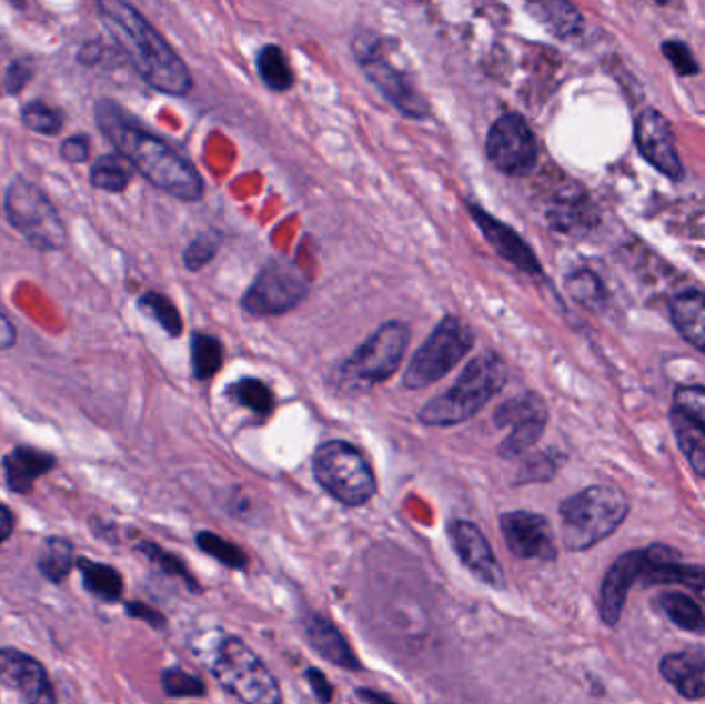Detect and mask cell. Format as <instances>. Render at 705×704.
Returning <instances> with one entry per match:
<instances>
[{
  "label": "cell",
  "instance_id": "obj_1",
  "mask_svg": "<svg viewBox=\"0 0 705 704\" xmlns=\"http://www.w3.org/2000/svg\"><path fill=\"white\" fill-rule=\"evenodd\" d=\"M95 124L141 177L159 191L180 201H199L204 192L199 170L178 149L172 148L122 105L103 98L95 103Z\"/></svg>",
  "mask_w": 705,
  "mask_h": 704
},
{
  "label": "cell",
  "instance_id": "obj_2",
  "mask_svg": "<svg viewBox=\"0 0 705 704\" xmlns=\"http://www.w3.org/2000/svg\"><path fill=\"white\" fill-rule=\"evenodd\" d=\"M98 16L149 88L175 98L187 95L192 89L187 62L175 54L172 46L137 7L124 0H100Z\"/></svg>",
  "mask_w": 705,
  "mask_h": 704
},
{
  "label": "cell",
  "instance_id": "obj_3",
  "mask_svg": "<svg viewBox=\"0 0 705 704\" xmlns=\"http://www.w3.org/2000/svg\"><path fill=\"white\" fill-rule=\"evenodd\" d=\"M505 381L507 370L502 358L495 353H481L469 362L452 389L419 411V420L425 426H459L475 418L504 389Z\"/></svg>",
  "mask_w": 705,
  "mask_h": 704
},
{
  "label": "cell",
  "instance_id": "obj_4",
  "mask_svg": "<svg viewBox=\"0 0 705 704\" xmlns=\"http://www.w3.org/2000/svg\"><path fill=\"white\" fill-rule=\"evenodd\" d=\"M630 513L627 496L611 485H591L560 506L563 545L584 552L613 535Z\"/></svg>",
  "mask_w": 705,
  "mask_h": 704
},
{
  "label": "cell",
  "instance_id": "obj_5",
  "mask_svg": "<svg viewBox=\"0 0 705 704\" xmlns=\"http://www.w3.org/2000/svg\"><path fill=\"white\" fill-rule=\"evenodd\" d=\"M4 215L31 249L58 252L69 242L64 221L48 194L28 178L17 177L4 191Z\"/></svg>",
  "mask_w": 705,
  "mask_h": 704
},
{
  "label": "cell",
  "instance_id": "obj_6",
  "mask_svg": "<svg viewBox=\"0 0 705 704\" xmlns=\"http://www.w3.org/2000/svg\"><path fill=\"white\" fill-rule=\"evenodd\" d=\"M318 485L349 509L367 504L375 496V475L357 446L329 441L318 446L312 459Z\"/></svg>",
  "mask_w": 705,
  "mask_h": 704
},
{
  "label": "cell",
  "instance_id": "obj_7",
  "mask_svg": "<svg viewBox=\"0 0 705 704\" xmlns=\"http://www.w3.org/2000/svg\"><path fill=\"white\" fill-rule=\"evenodd\" d=\"M211 672L219 686L242 704L283 703V692L273 672L238 636L221 641Z\"/></svg>",
  "mask_w": 705,
  "mask_h": 704
},
{
  "label": "cell",
  "instance_id": "obj_8",
  "mask_svg": "<svg viewBox=\"0 0 705 704\" xmlns=\"http://www.w3.org/2000/svg\"><path fill=\"white\" fill-rule=\"evenodd\" d=\"M411 331L401 321L382 324L372 338L363 341L357 352L343 362L336 382L346 391H365L377 382L389 381L401 368Z\"/></svg>",
  "mask_w": 705,
  "mask_h": 704
},
{
  "label": "cell",
  "instance_id": "obj_9",
  "mask_svg": "<svg viewBox=\"0 0 705 704\" xmlns=\"http://www.w3.org/2000/svg\"><path fill=\"white\" fill-rule=\"evenodd\" d=\"M475 335L471 326L459 316H446L425 339V343L413 355L404 372V386L411 391L425 389L433 382L442 381L452 368L461 364L466 353L473 350Z\"/></svg>",
  "mask_w": 705,
  "mask_h": 704
},
{
  "label": "cell",
  "instance_id": "obj_10",
  "mask_svg": "<svg viewBox=\"0 0 705 704\" xmlns=\"http://www.w3.org/2000/svg\"><path fill=\"white\" fill-rule=\"evenodd\" d=\"M308 294L302 269L288 259L266 264L245 292L242 306L252 316H279L295 309Z\"/></svg>",
  "mask_w": 705,
  "mask_h": 704
},
{
  "label": "cell",
  "instance_id": "obj_11",
  "mask_svg": "<svg viewBox=\"0 0 705 704\" xmlns=\"http://www.w3.org/2000/svg\"><path fill=\"white\" fill-rule=\"evenodd\" d=\"M678 562V552L668 545H649L646 550H632L621 554L613 566L606 571L601 589V617L606 626L620 624L627 593L637 579H642L649 569Z\"/></svg>",
  "mask_w": 705,
  "mask_h": 704
},
{
  "label": "cell",
  "instance_id": "obj_12",
  "mask_svg": "<svg viewBox=\"0 0 705 704\" xmlns=\"http://www.w3.org/2000/svg\"><path fill=\"white\" fill-rule=\"evenodd\" d=\"M355 54L360 60L363 73L374 83L377 91L389 100L399 112H403L409 118L430 117V103L425 95L419 91L415 81L409 74L396 69L390 62L382 50L377 48L372 36H363L355 42Z\"/></svg>",
  "mask_w": 705,
  "mask_h": 704
},
{
  "label": "cell",
  "instance_id": "obj_13",
  "mask_svg": "<svg viewBox=\"0 0 705 704\" xmlns=\"http://www.w3.org/2000/svg\"><path fill=\"white\" fill-rule=\"evenodd\" d=\"M487 158L507 177H528L538 162V145L528 122L520 114H505L487 134Z\"/></svg>",
  "mask_w": 705,
  "mask_h": 704
},
{
  "label": "cell",
  "instance_id": "obj_14",
  "mask_svg": "<svg viewBox=\"0 0 705 704\" xmlns=\"http://www.w3.org/2000/svg\"><path fill=\"white\" fill-rule=\"evenodd\" d=\"M548 411L545 401L534 393L516 396L505 401L502 408H497L493 422L495 426L512 428L497 453L504 459H516L531 451L547 428Z\"/></svg>",
  "mask_w": 705,
  "mask_h": 704
},
{
  "label": "cell",
  "instance_id": "obj_15",
  "mask_svg": "<svg viewBox=\"0 0 705 704\" xmlns=\"http://www.w3.org/2000/svg\"><path fill=\"white\" fill-rule=\"evenodd\" d=\"M635 143L652 168L673 182L683 180L685 168L678 158L675 131L663 112L654 108L639 112V117L635 118Z\"/></svg>",
  "mask_w": 705,
  "mask_h": 704
},
{
  "label": "cell",
  "instance_id": "obj_16",
  "mask_svg": "<svg viewBox=\"0 0 705 704\" xmlns=\"http://www.w3.org/2000/svg\"><path fill=\"white\" fill-rule=\"evenodd\" d=\"M500 529L507 550L520 560H555V535L543 514L512 511L500 516Z\"/></svg>",
  "mask_w": 705,
  "mask_h": 704
},
{
  "label": "cell",
  "instance_id": "obj_17",
  "mask_svg": "<svg viewBox=\"0 0 705 704\" xmlns=\"http://www.w3.org/2000/svg\"><path fill=\"white\" fill-rule=\"evenodd\" d=\"M0 682L26 704H58L57 690L42 663L13 646H0Z\"/></svg>",
  "mask_w": 705,
  "mask_h": 704
},
{
  "label": "cell",
  "instance_id": "obj_18",
  "mask_svg": "<svg viewBox=\"0 0 705 704\" xmlns=\"http://www.w3.org/2000/svg\"><path fill=\"white\" fill-rule=\"evenodd\" d=\"M450 543L476 581L493 589L505 587V574L485 533L471 521L456 519L450 525Z\"/></svg>",
  "mask_w": 705,
  "mask_h": 704
},
{
  "label": "cell",
  "instance_id": "obj_19",
  "mask_svg": "<svg viewBox=\"0 0 705 704\" xmlns=\"http://www.w3.org/2000/svg\"><path fill=\"white\" fill-rule=\"evenodd\" d=\"M469 211L479 225L481 234L485 235V240L502 259L518 266L520 271H524V273H531V275L541 273V263H538L536 254L524 242V238L518 232H514L510 225H505L504 221L495 220L481 207L469 205Z\"/></svg>",
  "mask_w": 705,
  "mask_h": 704
},
{
  "label": "cell",
  "instance_id": "obj_20",
  "mask_svg": "<svg viewBox=\"0 0 705 704\" xmlns=\"http://www.w3.org/2000/svg\"><path fill=\"white\" fill-rule=\"evenodd\" d=\"M303 634L308 645L312 646L322 660L336 667H343L346 672H360V660L346 643L343 632L339 631L329 617L308 614L303 617Z\"/></svg>",
  "mask_w": 705,
  "mask_h": 704
},
{
  "label": "cell",
  "instance_id": "obj_21",
  "mask_svg": "<svg viewBox=\"0 0 705 704\" xmlns=\"http://www.w3.org/2000/svg\"><path fill=\"white\" fill-rule=\"evenodd\" d=\"M57 463V456L36 446H14L13 451L2 459L7 487L14 494H29L36 482L54 470Z\"/></svg>",
  "mask_w": 705,
  "mask_h": 704
},
{
  "label": "cell",
  "instance_id": "obj_22",
  "mask_svg": "<svg viewBox=\"0 0 705 704\" xmlns=\"http://www.w3.org/2000/svg\"><path fill=\"white\" fill-rule=\"evenodd\" d=\"M661 674L687 701L705 698V648L695 646L671 653L661 661Z\"/></svg>",
  "mask_w": 705,
  "mask_h": 704
},
{
  "label": "cell",
  "instance_id": "obj_23",
  "mask_svg": "<svg viewBox=\"0 0 705 704\" xmlns=\"http://www.w3.org/2000/svg\"><path fill=\"white\" fill-rule=\"evenodd\" d=\"M671 321L681 338L697 352L705 353V294L689 290L675 295L671 302Z\"/></svg>",
  "mask_w": 705,
  "mask_h": 704
},
{
  "label": "cell",
  "instance_id": "obj_24",
  "mask_svg": "<svg viewBox=\"0 0 705 704\" xmlns=\"http://www.w3.org/2000/svg\"><path fill=\"white\" fill-rule=\"evenodd\" d=\"M77 569L81 573V581L87 593L98 597L101 602L115 603L124 595V579L118 573V569L95 562L89 557H79Z\"/></svg>",
  "mask_w": 705,
  "mask_h": 704
},
{
  "label": "cell",
  "instance_id": "obj_25",
  "mask_svg": "<svg viewBox=\"0 0 705 704\" xmlns=\"http://www.w3.org/2000/svg\"><path fill=\"white\" fill-rule=\"evenodd\" d=\"M77 560L79 557L74 556V545L71 540L62 535H52L43 540L42 552L38 557V571L46 581L60 585L77 566Z\"/></svg>",
  "mask_w": 705,
  "mask_h": 704
},
{
  "label": "cell",
  "instance_id": "obj_26",
  "mask_svg": "<svg viewBox=\"0 0 705 704\" xmlns=\"http://www.w3.org/2000/svg\"><path fill=\"white\" fill-rule=\"evenodd\" d=\"M528 11L557 38H572L584 28V19L576 7L570 2H562V0L534 2L528 4Z\"/></svg>",
  "mask_w": 705,
  "mask_h": 704
},
{
  "label": "cell",
  "instance_id": "obj_27",
  "mask_svg": "<svg viewBox=\"0 0 705 704\" xmlns=\"http://www.w3.org/2000/svg\"><path fill=\"white\" fill-rule=\"evenodd\" d=\"M671 426L681 453L689 461L692 470L705 480V426L677 410L671 411Z\"/></svg>",
  "mask_w": 705,
  "mask_h": 704
},
{
  "label": "cell",
  "instance_id": "obj_28",
  "mask_svg": "<svg viewBox=\"0 0 705 704\" xmlns=\"http://www.w3.org/2000/svg\"><path fill=\"white\" fill-rule=\"evenodd\" d=\"M642 583L646 587L656 585H683L692 589L693 593L699 597V602L705 605V569L704 566H685L681 562L664 564L649 569L648 573L642 576Z\"/></svg>",
  "mask_w": 705,
  "mask_h": 704
},
{
  "label": "cell",
  "instance_id": "obj_29",
  "mask_svg": "<svg viewBox=\"0 0 705 704\" xmlns=\"http://www.w3.org/2000/svg\"><path fill=\"white\" fill-rule=\"evenodd\" d=\"M132 165L120 153H103L89 168V182L103 192H124L132 180Z\"/></svg>",
  "mask_w": 705,
  "mask_h": 704
},
{
  "label": "cell",
  "instance_id": "obj_30",
  "mask_svg": "<svg viewBox=\"0 0 705 704\" xmlns=\"http://www.w3.org/2000/svg\"><path fill=\"white\" fill-rule=\"evenodd\" d=\"M548 220L565 234H570L572 230L588 228L592 223L591 203L584 194H577V191L562 192L555 199V205L548 209Z\"/></svg>",
  "mask_w": 705,
  "mask_h": 704
},
{
  "label": "cell",
  "instance_id": "obj_31",
  "mask_svg": "<svg viewBox=\"0 0 705 704\" xmlns=\"http://www.w3.org/2000/svg\"><path fill=\"white\" fill-rule=\"evenodd\" d=\"M658 603L663 607L664 614L668 620L678 626L681 631L695 632V634H704L705 632V614L704 607L695 602L689 595L678 593V591H666Z\"/></svg>",
  "mask_w": 705,
  "mask_h": 704
},
{
  "label": "cell",
  "instance_id": "obj_32",
  "mask_svg": "<svg viewBox=\"0 0 705 704\" xmlns=\"http://www.w3.org/2000/svg\"><path fill=\"white\" fill-rule=\"evenodd\" d=\"M137 550H139L153 566H158L161 573L182 581V583L187 585L188 591L202 593L201 583L197 581L194 574L190 573V569L182 562V557H178L175 554H172V552L163 550L159 543L147 542V540L139 543Z\"/></svg>",
  "mask_w": 705,
  "mask_h": 704
},
{
  "label": "cell",
  "instance_id": "obj_33",
  "mask_svg": "<svg viewBox=\"0 0 705 704\" xmlns=\"http://www.w3.org/2000/svg\"><path fill=\"white\" fill-rule=\"evenodd\" d=\"M260 79L273 91H285L293 86V71L279 46H264L256 57Z\"/></svg>",
  "mask_w": 705,
  "mask_h": 704
},
{
  "label": "cell",
  "instance_id": "obj_34",
  "mask_svg": "<svg viewBox=\"0 0 705 704\" xmlns=\"http://www.w3.org/2000/svg\"><path fill=\"white\" fill-rule=\"evenodd\" d=\"M223 366V345L207 333L192 335V372L199 381H209Z\"/></svg>",
  "mask_w": 705,
  "mask_h": 704
},
{
  "label": "cell",
  "instance_id": "obj_35",
  "mask_svg": "<svg viewBox=\"0 0 705 704\" xmlns=\"http://www.w3.org/2000/svg\"><path fill=\"white\" fill-rule=\"evenodd\" d=\"M197 547L204 552L207 556L215 557L216 562H221L223 566H228L231 571H244L250 564V560L245 556L244 550L230 540L216 535L213 531H199L197 537Z\"/></svg>",
  "mask_w": 705,
  "mask_h": 704
},
{
  "label": "cell",
  "instance_id": "obj_36",
  "mask_svg": "<svg viewBox=\"0 0 705 704\" xmlns=\"http://www.w3.org/2000/svg\"><path fill=\"white\" fill-rule=\"evenodd\" d=\"M21 124L43 137H57L64 129V112L42 100H33L21 108Z\"/></svg>",
  "mask_w": 705,
  "mask_h": 704
},
{
  "label": "cell",
  "instance_id": "obj_37",
  "mask_svg": "<svg viewBox=\"0 0 705 704\" xmlns=\"http://www.w3.org/2000/svg\"><path fill=\"white\" fill-rule=\"evenodd\" d=\"M137 306L147 316H151L168 335H172V338L182 335V326H184L182 316L168 295L159 294V292H147L139 298Z\"/></svg>",
  "mask_w": 705,
  "mask_h": 704
},
{
  "label": "cell",
  "instance_id": "obj_38",
  "mask_svg": "<svg viewBox=\"0 0 705 704\" xmlns=\"http://www.w3.org/2000/svg\"><path fill=\"white\" fill-rule=\"evenodd\" d=\"M228 395L238 403L259 415H271L274 408L273 391L259 379H242L233 382L228 389Z\"/></svg>",
  "mask_w": 705,
  "mask_h": 704
},
{
  "label": "cell",
  "instance_id": "obj_39",
  "mask_svg": "<svg viewBox=\"0 0 705 704\" xmlns=\"http://www.w3.org/2000/svg\"><path fill=\"white\" fill-rule=\"evenodd\" d=\"M565 285H567V292L572 294V298L580 302L584 309H605L606 290L596 273H592L588 269H580L567 278Z\"/></svg>",
  "mask_w": 705,
  "mask_h": 704
},
{
  "label": "cell",
  "instance_id": "obj_40",
  "mask_svg": "<svg viewBox=\"0 0 705 704\" xmlns=\"http://www.w3.org/2000/svg\"><path fill=\"white\" fill-rule=\"evenodd\" d=\"M161 686L172 698H199L207 692V686L199 675L188 674L180 667L165 670L161 674Z\"/></svg>",
  "mask_w": 705,
  "mask_h": 704
},
{
  "label": "cell",
  "instance_id": "obj_41",
  "mask_svg": "<svg viewBox=\"0 0 705 704\" xmlns=\"http://www.w3.org/2000/svg\"><path fill=\"white\" fill-rule=\"evenodd\" d=\"M673 410L681 411L683 415L705 426V386L702 384L678 386L673 396Z\"/></svg>",
  "mask_w": 705,
  "mask_h": 704
},
{
  "label": "cell",
  "instance_id": "obj_42",
  "mask_svg": "<svg viewBox=\"0 0 705 704\" xmlns=\"http://www.w3.org/2000/svg\"><path fill=\"white\" fill-rule=\"evenodd\" d=\"M560 470V456L551 453H538L528 459L524 467L520 470L518 484H533V482H548Z\"/></svg>",
  "mask_w": 705,
  "mask_h": 704
},
{
  "label": "cell",
  "instance_id": "obj_43",
  "mask_svg": "<svg viewBox=\"0 0 705 704\" xmlns=\"http://www.w3.org/2000/svg\"><path fill=\"white\" fill-rule=\"evenodd\" d=\"M36 74V64L33 59L29 57H21V59H14L2 77V83L0 88L7 93V95H19L23 89L28 88L29 81L33 79Z\"/></svg>",
  "mask_w": 705,
  "mask_h": 704
},
{
  "label": "cell",
  "instance_id": "obj_44",
  "mask_svg": "<svg viewBox=\"0 0 705 704\" xmlns=\"http://www.w3.org/2000/svg\"><path fill=\"white\" fill-rule=\"evenodd\" d=\"M664 59L673 64L681 77H693L699 73V62L693 57L692 48L681 40H668L663 44Z\"/></svg>",
  "mask_w": 705,
  "mask_h": 704
},
{
  "label": "cell",
  "instance_id": "obj_45",
  "mask_svg": "<svg viewBox=\"0 0 705 704\" xmlns=\"http://www.w3.org/2000/svg\"><path fill=\"white\" fill-rule=\"evenodd\" d=\"M216 242L211 240L209 235H201L197 240H192L184 250V264L190 271H199L204 264L209 263L215 257Z\"/></svg>",
  "mask_w": 705,
  "mask_h": 704
},
{
  "label": "cell",
  "instance_id": "obj_46",
  "mask_svg": "<svg viewBox=\"0 0 705 704\" xmlns=\"http://www.w3.org/2000/svg\"><path fill=\"white\" fill-rule=\"evenodd\" d=\"M91 155V139L85 132H77L62 141L60 158L67 163H85Z\"/></svg>",
  "mask_w": 705,
  "mask_h": 704
},
{
  "label": "cell",
  "instance_id": "obj_47",
  "mask_svg": "<svg viewBox=\"0 0 705 704\" xmlns=\"http://www.w3.org/2000/svg\"><path fill=\"white\" fill-rule=\"evenodd\" d=\"M124 610H127V614L130 617H134V620H141V622H147L151 628H165L168 626V620L165 616L155 610L153 605H149V603L144 602H127L124 603Z\"/></svg>",
  "mask_w": 705,
  "mask_h": 704
},
{
  "label": "cell",
  "instance_id": "obj_48",
  "mask_svg": "<svg viewBox=\"0 0 705 704\" xmlns=\"http://www.w3.org/2000/svg\"><path fill=\"white\" fill-rule=\"evenodd\" d=\"M305 682L310 684V688L314 692L316 701L320 704H331L334 698V688L324 672H320L318 667H308L305 670Z\"/></svg>",
  "mask_w": 705,
  "mask_h": 704
},
{
  "label": "cell",
  "instance_id": "obj_49",
  "mask_svg": "<svg viewBox=\"0 0 705 704\" xmlns=\"http://www.w3.org/2000/svg\"><path fill=\"white\" fill-rule=\"evenodd\" d=\"M103 54H105V46L101 44V40H87L77 52V62L91 69L100 64Z\"/></svg>",
  "mask_w": 705,
  "mask_h": 704
},
{
  "label": "cell",
  "instance_id": "obj_50",
  "mask_svg": "<svg viewBox=\"0 0 705 704\" xmlns=\"http://www.w3.org/2000/svg\"><path fill=\"white\" fill-rule=\"evenodd\" d=\"M17 341V329L11 323V319L7 316V312L0 306V352L11 350Z\"/></svg>",
  "mask_w": 705,
  "mask_h": 704
},
{
  "label": "cell",
  "instance_id": "obj_51",
  "mask_svg": "<svg viewBox=\"0 0 705 704\" xmlns=\"http://www.w3.org/2000/svg\"><path fill=\"white\" fill-rule=\"evenodd\" d=\"M14 531V514L7 504L0 502V545L11 540Z\"/></svg>",
  "mask_w": 705,
  "mask_h": 704
},
{
  "label": "cell",
  "instance_id": "obj_52",
  "mask_svg": "<svg viewBox=\"0 0 705 704\" xmlns=\"http://www.w3.org/2000/svg\"><path fill=\"white\" fill-rule=\"evenodd\" d=\"M357 698H360L363 704H396L390 696H386V694L370 688L357 690Z\"/></svg>",
  "mask_w": 705,
  "mask_h": 704
},
{
  "label": "cell",
  "instance_id": "obj_53",
  "mask_svg": "<svg viewBox=\"0 0 705 704\" xmlns=\"http://www.w3.org/2000/svg\"><path fill=\"white\" fill-rule=\"evenodd\" d=\"M0 93H2V89H0Z\"/></svg>",
  "mask_w": 705,
  "mask_h": 704
}]
</instances>
